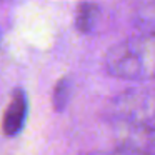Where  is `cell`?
I'll return each mask as SVG.
<instances>
[{"label": "cell", "instance_id": "obj_1", "mask_svg": "<svg viewBox=\"0 0 155 155\" xmlns=\"http://www.w3.org/2000/svg\"><path fill=\"white\" fill-rule=\"evenodd\" d=\"M108 75L130 82H155V27L115 44L105 55Z\"/></svg>", "mask_w": 155, "mask_h": 155}, {"label": "cell", "instance_id": "obj_2", "mask_svg": "<svg viewBox=\"0 0 155 155\" xmlns=\"http://www.w3.org/2000/svg\"><path fill=\"white\" fill-rule=\"evenodd\" d=\"M114 120L135 122L155 128V87H138L122 92L110 105Z\"/></svg>", "mask_w": 155, "mask_h": 155}, {"label": "cell", "instance_id": "obj_3", "mask_svg": "<svg viewBox=\"0 0 155 155\" xmlns=\"http://www.w3.org/2000/svg\"><path fill=\"white\" fill-rule=\"evenodd\" d=\"M117 150L155 155V128L135 122L115 120Z\"/></svg>", "mask_w": 155, "mask_h": 155}, {"label": "cell", "instance_id": "obj_4", "mask_svg": "<svg viewBox=\"0 0 155 155\" xmlns=\"http://www.w3.org/2000/svg\"><path fill=\"white\" fill-rule=\"evenodd\" d=\"M27 114V100H25L24 92H15L12 102L8 104L7 110L4 114V122L2 128L7 135H14L24 125V118Z\"/></svg>", "mask_w": 155, "mask_h": 155}, {"label": "cell", "instance_id": "obj_5", "mask_svg": "<svg viewBox=\"0 0 155 155\" xmlns=\"http://www.w3.org/2000/svg\"><path fill=\"white\" fill-rule=\"evenodd\" d=\"M98 17V7L94 4H82L77 8V15H75V25L80 32L87 34L95 27V22Z\"/></svg>", "mask_w": 155, "mask_h": 155}, {"label": "cell", "instance_id": "obj_6", "mask_svg": "<svg viewBox=\"0 0 155 155\" xmlns=\"http://www.w3.org/2000/svg\"><path fill=\"white\" fill-rule=\"evenodd\" d=\"M68 98H70V82L67 78H62L55 85V90H54V107L57 110H64Z\"/></svg>", "mask_w": 155, "mask_h": 155}, {"label": "cell", "instance_id": "obj_7", "mask_svg": "<svg viewBox=\"0 0 155 155\" xmlns=\"http://www.w3.org/2000/svg\"><path fill=\"white\" fill-rule=\"evenodd\" d=\"M98 155H140V153H132V152H124V150H115L108 153H98Z\"/></svg>", "mask_w": 155, "mask_h": 155}]
</instances>
